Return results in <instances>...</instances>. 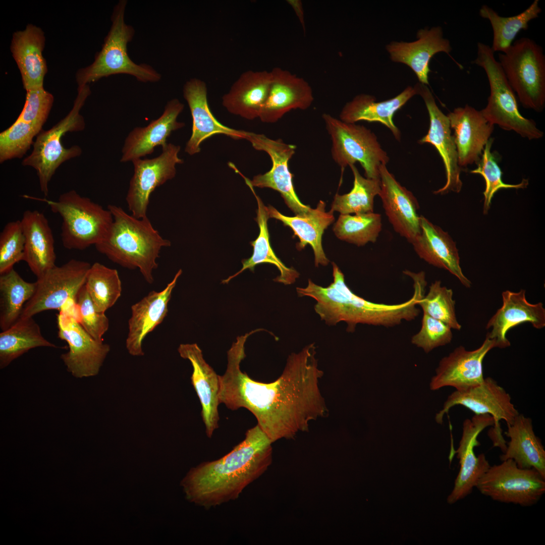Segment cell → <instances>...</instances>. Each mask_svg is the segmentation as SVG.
I'll return each instance as SVG.
<instances>
[{"label": "cell", "instance_id": "obj_1", "mask_svg": "<svg viewBox=\"0 0 545 545\" xmlns=\"http://www.w3.org/2000/svg\"><path fill=\"white\" fill-rule=\"evenodd\" d=\"M255 331L237 338L227 352L225 373L219 375V401L229 409L244 408L272 443L307 431L310 422L324 415L327 408L319 387L323 372L318 366L316 347L309 344L287 360L282 374L264 383L240 369L247 339Z\"/></svg>", "mask_w": 545, "mask_h": 545}, {"label": "cell", "instance_id": "obj_2", "mask_svg": "<svg viewBox=\"0 0 545 545\" xmlns=\"http://www.w3.org/2000/svg\"><path fill=\"white\" fill-rule=\"evenodd\" d=\"M272 443L257 424L249 429L229 453L189 470L181 482L186 498L206 509L237 499L271 465Z\"/></svg>", "mask_w": 545, "mask_h": 545}, {"label": "cell", "instance_id": "obj_3", "mask_svg": "<svg viewBox=\"0 0 545 545\" xmlns=\"http://www.w3.org/2000/svg\"><path fill=\"white\" fill-rule=\"evenodd\" d=\"M333 282L323 287L309 279L304 288L297 287L299 297L314 299V308L321 320L330 325L344 321L347 331L353 332L358 324L393 327L403 321L415 319L420 313L417 303L424 296L426 284L422 280L413 282L414 293L407 301L388 304L368 301L354 293L346 284L344 275L333 262Z\"/></svg>", "mask_w": 545, "mask_h": 545}, {"label": "cell", "instance_id": "obj_4", "mask_svg": "<svg viewBox=\"0 0 545 545\" xmlns=\"http://www.w3.org/2000/svg\"><path fill=\"white\" fill-rule=\"evenodd\" d=\"M113 222L104 238L95 246L109 259L123 267L137 268L148 284L154 282L153 271L161 250L171 245L153 227L147 216L141 219L110 204Z\"/></svg>", "mask_w": 545, "mask_h": 545}, {"label": "cell", "instance_id": "obj_5", "mask_svg": "<svg viewBox=\"0 0 545 545\" xmlns=\"http://www.w3.org/2000/svg\"><path fill=\"white\" fill-rule=\"evenodd\" d=\"M127 2L120 1L114 7L111 17V28L104 39L100 51L89 66L81 68L76 73L78 88L95 82L103 77L124 74L134 76L142 82H156L161 75L151 66L137 64L129 57L127 45L135 33L133 27L125 22Z\"/></svg>", "mask_w": 545, "mask_h": 545}, {"label": "cell", "instance_id": "obj_6", "mask_svg": "<svg viewBox=\"0 0 545 545\" xmlns=\"http://www.w3.org/2000/svg\"><path fill=\"white\" fill-rule=\"evenodd\" d=\"M46 203L62 219L61 240L68 250H83L101 242L108 231L113 217L108 209L81 196L72 190L57 200L24 196Z\"/></svg>", "mask_w": 545, "mask_h": 545}, {"label": "cell", "instance_id": "obj_7", "mask_svg": "<svg viewBox=\"0 0 545 545\" xmlns=\"http://www.w3.org/2000/svg\"><path fill=\"white\" fill-rule=\"evenodd\" d=\"M491 46L477 43V56L472 63L482 68L487 77L490 94L487 104L481 110L486 120L505 130H513L529 140L538 139L543 133L532 120L519 112L515 93L509 84Z\"/></svg>", "mask_w": 545, "mask_h": 545}, {"label": "cell", "instance_id": "obj_8", "mask_svg": "<svg viewBox=\"0 0 545 545\" xmlns=\"http://www.w3.org/2000/svg\"><path fill=\"white\" fill-rule=\"evenodd\" d=\"M90 93L89 85L78 88V94L72 110L51 129L41 131L37 135L31 153L22 162L23 166L36 170L40 190L45 196L48 195L49 182L58 167L82 153L81 148L77 145L65 148L61 139L68 132H78L84 129V120L80 111Z\"/></svg>", "mask_w": 545, "mask_h": 545}, {"label": "cell", "instance_id": "obj_9", "mask_svg": "<svg viewBox=\"0 0 545 545\" xmlns=\"http://www.w3.org/2000/svg\"><path fill=\"white\" fill-rule=\"evenodd\" d=\"M499 62L519 100L526 108L542 112L545 106V56L533 40L522 37L504 52Z\"/></svg>", "mask_w": 545, "mask_h": 545}, {"label": "cell", "instance_id": "obj_10", "mask_svg": "<svg viewBox=\"0 0 545 545\" xmlns=\"http://www.w3.org/2000/svg\"><path fill=\"white\" fill-rule=\"evenodd\" d=\"M322 117L332 140L334 161L342 170L358 162L366 178L379 180L380 169L386 166L389 157L374 133L363 126L345 123L327 113Z\"/></svg>", "mask_w": 545, "mask_h": 545}, {"label": "cell", "instance_id": "obj_11", "mask_svg": "<svg viewBox=\"0 0 545 545\" xmlns=\"http://www.w3.org/2000/svg\"><path fill=\"white\" fill-rule=\"evenodd\" d=\"M475 487L494 501L529 507L544 494L545 478L535 469L521 468L509 459L490 466Z\"/></svg>", "mask_w": 545, "mask_h": 545}, {"label": "cell", "instance_id": "obj_12", "mask_svg": "<svg viewBox=\"0 0 545 545\" xmlns=\"http://www.w3.org/2000/svg\"><path fill=\"white\" fill-rule=\"evenodd\" d=\"M90 266L88 262L72 259L37 278L35 292L25 304L20 317H33L48 310L61 311L67 303L75 302Z\"/></svg>", "mask_w": 545, "mask_h": 545}, {"label": "cell", "instance_id": "obj_13", "mask_svg": "<svg viewBox=\"0 0 545 545\" xmlns=\"http://www.w3.org/2000/svg\"><path fill=\"white\" fill-rule=\"evenodd\" d=\"M62 309L57 314L58 336L65 341L69 351L61 357L75 377L96 375L110 351V346L95 340L82 327L76 311Z\"/></svg>", "mask_w": 545, "mask_h": 545}, {"label": "cell", "instance_id": "obj_14", "mask_svg": "<svg viewBox=\"0 0 545 545\" xmlns=\"http://www.w3.org/2000/svg\"><path fill=\"white\" fill-rule=\"evenodd\" d=\"M253 148L263 151L270 157L272 166L263 174L253 177L250 184L254 187L269 188L279 192L288 207L296 215L304 214L311 208L304 204L297 196L293 184V175L289 168V161L295 153L296 146L281 139H273L263 134L247 131L246 139Z\"/></svg>", "mask_w": 545, "mask_h": 545}, {"label": "cell", "instance_id": "obj_15", "mask_svg": "<svg viewBox=\"0 0 545 545\" xmlns=\"http://www.w3.org/2000/svg\"><path fill=\"white\" fill-rule=\"evenodd\" d=\"M456 405L463 406L475 415H491L494 420V428L490 430L489 435L497 440L503 438L500 421L503 420L507 425H510L519 414L512 403L510 395L490 377L484 378L478 386L452 393L445 402L443 409L437 413L436 422L442 424L444 415Z\"/></svg>", "mask_w": 545, "mask_h": 545}, {"label": "cell", "instance_id": "obj_16", "mask_svg": "<svg viewBox=\"0 0 545 545\" xmlns=\"http://www.w3.org/2000/svg\"><path fill=\"white\" fill-rule=\"evenodd\" d=\"M180 148L179 145L168 143L157 157L132 161L134 174L126 199L129 210L134 217L147 216L151 194L175 176L176 165L183 163V159L178 156Z\"/></svg>", "mask_w": 545, "mask_h": 545}, {"label": "cell", "instance_id": "obj_17", "mask_svg": "<svg viewBox=\"0 0 545 545\" xmlns=\"http://www.w3.org/2000/svg\"><path fill=\"white\" fill-rule=\"evenodd\" d=\"M414 87L417 94L420 95L424 101L430 121L428 132L419 143L432 145L440 154L445 169L446 182L434 193L445 194L450 191L459 193L462 187L460 178L461 169L458 164L456 146L449 118L439 108L426 85L419 82Z\"/></svg>", "mask_w": 545, "mask_h": 545}, {"label": "cell", "instance_id": "obj_18", "mask_svg": "<svg viewBox=\"0 0 545 545\" xmlns=\"http://www.w3.org/2000/svg\"><path fill=\"white\" fill-rule=\"evenodd\" d=\"M494 424V419L489 414L474 415L471 419L464 421L462 437L455 451L459 460L460 470L447 498L449 504L455 503L469 495L490 466L485 455L482 453L476 456L474 450L479 445L477 439L479 433Z\"/></svg>", "mask_w": 545, "mask_h": 545}, {"label": "cell", "instance_id": "obj_19", "mask_svg": "<svg viewBox=\"0 0 545 545\" xmlns=\"http://www.w3.org/2000/svg\"><path fill=\"white\" fill-rule=\"evenodd\" d=\"M494 348H497L496 342L486 336L481 345L474 350H467L462 346L456 348L440 361L431 379L430 389L435 391L449 386L464 391L480 385L484 378L483 359Z\"/></svg>", "mask_w": 545, "mask_h": 545}, {"label": "cell", "instance_id": "obj_20", "mask_svg": "<svg viewBox=\"0 0 545 545\" xmlns=\"http://www.w3.org/2000/svg\"><path fill=\"white\" fill-rule=\"evenodd\" d=\"M270 72L268 94L259 117L261 122L274 123L291 110H305L311 106L313 92L305 79L279 67Z\"/></svg>", "mask_w": 545, "mask_h": 545}, {"label": "cell", "instance_id": "obj_21", "mask_svg": "<svg viewBox=\"0 0 545 545\" xmlns=\"http://www.w3.org/2000/svg\"><path fill=\"white\" fill-rule=\"evenodd\" d=\"M183 96L192 118V134L185 151L192 155L199 153L202 142L215 134H224L235 140L245 139L247 131L224 125L211 113L207 101V89L203 81L191 78L183 87Z\"/></svg>", "mask_w": 545, "mask_h": 545}, {"label": "cell", "instance_id": "obj_22", "mask_svg": "<svg viewBox=\"0 0 545 545\" xmlns=\"http://www.w3.org/2000/svg\"><path fill=\"white\" fill-rule=\"evenodd\" d=\"M379 181L378 195L390 223L396 232L411 243L420 232L416 198L396 180L385 165L380 169Z\"/></svg>", "mask_w": 545, "mask_h": 545}, {"label": "cell", "instance_id": "obj_23", "mask_svg": "<svg viewBox=\"0 0 545 545\" xmlns=\"http://www.w3.org/2000/svg\"><path fill=\"white\" fill-rule=\"evenodd\" d=\"M447 116L454 130L459 167L461 169L477 164L490 138L494 125L486 120L481 111L468 104L455 108Z\"/></svg>", "mask_w": 545, "mask_h": 545}, {"label": "cell", "instance_id": "obj_24", "mask_svg": "<svg viewBox=\"0 0 545 545\" xmlns=\"http://www.w3.org/2000/svg\"><path fill=\"white\" fill-rule=\"evenodd\" d=\"M180 269L171 282L161 291H152L131 307L126 347L130 354L143 356L142 343L146 336L160 324L168 312V304L177 280Z\"/></svg>", "mask_w": 545, "mask_h": 545}, {"label": "cell", "instance_id": "obj_25", "mask_svg": "<svg viewBox=\"0 0 545 545\" xmlns=\"http://www.w3.org/2000/svg\"><path fill=\"white\" fill-rule=\"evenodd\" d=\"M526 291L517 292L506 290L502 292L503 304L488 321L486 328L490 329L486 334L496 342L497 348L510 346L506 335L512 328L524 322H529L537 329L545 326V309L541 302L532 304L525 296Z\"/></svg>", "mask_w": 545, "mask_h": 545}, {"label": "cell", "instance_id": "obj_26", "mask_svg": "<svg viewBox=\"0 0 545 545\" xmlns=\"http://www.w3.org/2000/svg\"><path fill=\"white\" fill-rule=\"evenodd\" d=\"M183 108L184 104L178 99H172L167 103L160 117L147 126L134 128L125 140L120 161H132L151 154L157 146L165 147L172 132L185 126L177 121Z\"/></svg>", "mask_w": 545, "mask_h": 545}, {"label": "cell", "instance_id": "obj_27", "mask_svg": "<svg viewBox=\"0 0 545 545\" xmlns=\"http://www.w3.org/2000/svg\"><path fill=\"white\" fill-rule=\"evenodd\" d=\"M178 351L180 356L188 360L192 366V384L200 402L206 435L211 438L219 426V375L205 361L197 344H180Z\"/></svg>", "mask_w": 545, "mask_h": 545}, {"label": "cell", "instance_id": "obj_28", "mask_svg": "<svg viewBox=\"0 0 545 545\" xmlns=\"http://www.w3.org/2000/svg\"><path fill=\"white\" fill-rule=\"evenodd\" d=\"M417 37V39L413 42H392L386 49L393 61L409 66L420 83L428 85L431 58L440 52L449 55L452 47L449 40L444 37L440 26L420 29Z\"/></svg>", "mask_w": 545, "mask_h": 545}, {"label": "cell", "instance_id": "obj_29", "mask_svg": "<svg viewBox=\"0 0 545 545\" xmlns=\"http://www.w3.org/2000/svg\"><path fill=\"white\" fill-rule=\"evenodd\" d=\"M420 232L411 244L417 254L429 264L444 268L455 276L466 288L471 282L463 274L456 243L449 234L420 216Z\"/></svg>", "mask_w": 545, "mask_h": 545}, {"label": "cell", "instance_id": "obj_30", "mask_svg": "<svg viewBox=\"0 0 545 545\" xmlns=\"http://www.w3.org/2000/svg\"><path fill=\"white\" fill-rule=\"evenodd\" d=\"M45 41L42 30L31 24L13 34L10 50L26 91L43 87L44 77L47 72L46 62L42 53Z\"/></svg>", "mask_w": 545, "mask_h": 545}, {"label": "cell", "instance_id": "obj_31", "mask_svg": "<svg viewBox=\"0 0 545 545\" xmlns=\"http://www.w3.org/2000/svg\"><path fill=\"white\" fill-rule=\"evenodd\" d=\"M25 238L23 260L37 278L56 266L52 232L44 214L26 210L20 220Z\"/></svg>", "mask_w": 545, "mask_h": 545}, {"label": "cell", "instance_id": "obj_32", "mask_svg": "<svg viewBox=\"0 0 545 545\" xmlns=\"http://www.w3.org/2000/svg\"><path fill=\"white\" fill-rule=\"evenodd\" d=\"M270 71L243 72L222 97V104L230 113L248 120L259 118L269 92Z\"/></svg>", "mask_w": 545, "mask_h": 545}, {"label": "cell", "instance_id": "obj_33", "mask_svg": "<svg viewBox=\"0 0 545 545\" xmlns=\"http://www.w3.org/2000/svg\"><path fill=\"white\" fill-rule=\"evenodd\" d=\"M325 203L320 200L316 207L310 209L305 214H297L294 216L285 215L274 207H267L269 217L281 221L285 226L290 227L299 240L296 247L298 250L303 249L309 244L314 252L315 266L327 265L329 260L326 256L322 246V236L324 230L334 221V212L325 211Z\"/></svg>", "mask_w": 545, "mask_h": 545}, {"label": "cell", "instance_id": "obj_34", "mask_svg": "<svg viewBox=\"0 0 545 545\" xmlns=\"http://www.w3.org/2000/svg\"><path fill=\"white\" fill-rule=\"evenodd\" d=\"M417 94L415 87H407L395 97L385 101H375L374 96L361 94L346 103L340 113L341 121L347 123H356L360 121L378 122L388 128L397 140L401 139V132L393 121L394 114L412 97Z\"/></svg>", "mask_w": 545, "mask_h": 545}, {"label": "cell", "instance_id": "obj_35", "mask_svg": "<svg viewBox=\"0 0 545 545\" xmlns=\"http://www.w3.org/2000/svg\"><path fill=\"white\" fill-rule=\"evenodd\" d=\"M507 427L505 434L510 441L500 457L501 461L512 459L519 467L533 468L545 478V450L535 434L531 419L519 414Z\"/></svg>", "mask_w": 545, "mask_h": 545}, {"label": "cell", "instance_id": "obj_36", "mask_svg": "<svg viewBox=\"0 0 545 545\" xmlns=\"http://www.w3.org/2000/svg\"><path fill=\"white\" fill-rule=\"evenodd\" d=\"M244 179L247 185L249 187L257 201L258 208L257 210V222L259 233L257 238L250 242L253 247V253L247 259L242 260V267L235 274L230 276L227 279L222 281V283L227 284L234 278L240 274L246 269L253 271L255 267L260 263H269L275 265L280 271V275L274 281L284 284L291 285L294 283L299 277V273L293 267H289L276 256L269 242V235L267 227V220L269 219L267 207L265 206L260 197L256 194L253 187L250 184L248 179L244 177Z\"/></svg>", "mask_w": 545, "mask_h": 545}, {"label": "cell", "instance_id": "obj_37", "mask_svg": "<svg viewBox=\"0 0 545 545\" xmlns=\"http://www.w3.org/2000/svg\"><path fill=\"white\" fill-rule=\"evenodd\" d=\"M40 347L58 348L44 338L33 317H20L0 333V368L6 367L30 349Z\"/></svg>", "mask_w": 545, "mask_h": 545}, {"label": "cell", "instance_id": "obj_38", "mask_svg": "<svg viewBox=\"0 0 545 545\" xmlns=\"http://www.w3.org/2000/svg\"><path fill=\"white\" fill-rule=\"evenodd\" d=\"M36 282L25 281L14 269L0 274V328L13 325L21 317L26 303L33 295Z\"/></svg>", "mask_w": 545, "mask_h": 545}, {"label": "cell", "instance_id": "obj_39", "mask_svg": "<svg viewBox=\"0 0 545 545\" xmlns=\"http://www.w3.org/2000/svg\"><path fill=\"white\" fill-rule=\"evenodd\" d=\"M541 11L538 0L534 1L522 12L511 17L501 16L490 7L482 5L479 14L482 18L487 19L492 25L493 39L491 48L493 50L501 53L506 51L518 33L522 30H527L529 22L538 18Z\"/></svg>", "mask_w": 545, "mask_h": 545}, {"label": "cell", "instance_id": "obj_40", "mask_svg": "<svg viewBox=\"0 0 545 545\" xmlns=\"http://www.w3.org/2000/svg\"><path fill=\"white\" fill-rule=\"evenodd\" d=\"M349 167L354 176L353 187L348 193L335 195L331 210L341 214L373 212L374 197L380 192L379 180L364 178L355 165Z\"/></svg>", "mask_w": 545, "mask_h": 545}, {"label": "cell", "instance_id": "obj_41", "mask_svg": "<svg viewBox=\"0 0 545 545\" xmlns=\"http://www.w3.org/2000/svg\"><path fill=\"white\" fill-rule=\"evenodd\" d=\"M85 287L96 309L105 313L120 297L122 283L118 271L99 263L91 265Z\"/></svg>", "mask_w": 545, "mask_h": 545}, {"label": "cell", "instance_id": "obj_42", "mask_svg": "<svg viewBox=\"0 0 545 545\" xmlns=\"http://www.w3.org/2000/svg\"><path fill=\"white\" fill-rule=\"evenodd\" d=\"M382 227L381 215L378 213L340 214L333 231L339 239L361 246L375 242Z\"/></svg>", "mask_w": 545, "mask_h": 545}, {"label": "cell", "instance_id": "obj_43", "mask_svg": "<svg viewBox=\"0 0 545 545\" xmlns=\"http://www.w3.org/2000/svg\"><path fill=\"white\" fill-rule=\"evenodd\" d=\"M494 139L490 138L485 144L481 157L477 163L476 169L470 171L471 173L481 175L485 182V188L483 193L484 203L483 213L487 214L491 205L494 194L501 189H524L528 185V180L523 179L518 184H509L503 182L502 179V172L497 163L496 157L491 152Z\"/></svg>", "mask_w": 545, "mask_h": 545}, {"label": "cell", "instance_id": "obj_44", "mask_svg": "<svg viewBox=\"0 0 545 545\" xmlns=\"http://www.w3.org/2000/svg\"><path fill=\"white\" fill-rule=\"evenodd\" d=\"M451 289L442 286L440 281L431 283L429 291L417 303L423 312L430 316L441 320L452 329L460 330L461 325L457 320L455 312V301Z\"/></svg>", "mask_w": 545, "mask_h": 545}, {"label": "cell", "instance_id": "obj_45", "mask_svg": "<svg viewBox=\"0 0 545 545\" xmlns=\"http://www.w3.org/2000/svg\"><path fill=\"white\" fill-rule=\"evenodd\" d=\"M41 129L30 123L16 120L0 133V161L21 158L33 143V138Z\"/></svg>", "mask_w": 545, "mask_h": 545}, {"label": "cell", "instance_id": "obj_46", "mask_svg": "<svg viewBox=\"0 0 545 545\" xmlns=\"http://www.w3.org/2000/svg\"><path fill=\"white\" fill-rule=\"evenodd\" d=\"M24 247L25 238L20 220L8 222L0 234V274L23 260Z\"/></svg>", "mask_w": 545, "mask_h": 545}, {"label": "cell", "instance_id": "obj_47", "mask_svg": "<svg viewBox=\"0 0 545 545\" xmlns=\"http://www.w3.org/2000/svg\"><path fill=\"white\" fill-rule=\"evenodd\" d=\"M75 303L80 325L95 340L103 341L102 337L109 328V320L105 313L96 309L85 285L79 291Z\"/></svg>", "mask_w": 545, "mask_h": 545}, {"label": "cell", "instance_id": "obj_48", "mask_svg": "<svg viewBox=\"0 0 545 545\" xmlns=\"http://www.w3.org/2000/svg\"><path fill=\"white\" fill-rule=\"evenodd\" d=\"M452 329L443 322L423 313L419 332L412 337L411 343L427 353L449 344L453 338Z\"/></svg>", "mask_w": 545, "mask_h": 545}, {"label": "cell", "instance_id": "obj_49", "mask_svg": "<svg viewBox=\"0 0 545 545\" xmlns=\"http://www.w3.org/2000/svg\"><path fill=\"white\" fill-rule=\"evenodd\" d=\"M53 101V95L43 87L27 91L24 107L17 119L42 129Z\"/></svg>", "mask_w": 545, "mask_h": 545}, {"label": "cell", "instance_id": "obj_50", "mask_svg": "<svg viewBox=\"0 0 545 545\" xmlns=\"http://www.w3.org/2000/svg\"><path fill=\"white\" fill-rule=\"evenodd\" d=\"M287 3L292 8L298 18L303 31H305L304 13L303 4L300 0H287Z\"/></svg>", "mask_w": 545, "mask_h": 545}]
</instances>
